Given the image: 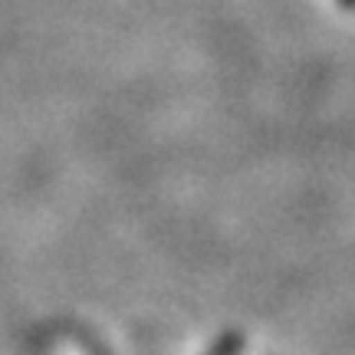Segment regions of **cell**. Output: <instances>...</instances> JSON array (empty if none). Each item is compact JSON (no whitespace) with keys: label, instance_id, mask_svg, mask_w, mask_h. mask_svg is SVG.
<instances>
[{"label":"cell","instance_id":"6da1fadb","mask_svg":"<svg viewBox=\"0 0 355 355\" xmlns=\"http://www.w3.org/2000/svg\"><path fill=\"white\" fill-rule=\"evenodd\" d=\"M237 352H241V343L237 339H224L211 355H237Z\"/></svg>","mask_w":355,"mask_h":355}]
</instances>
